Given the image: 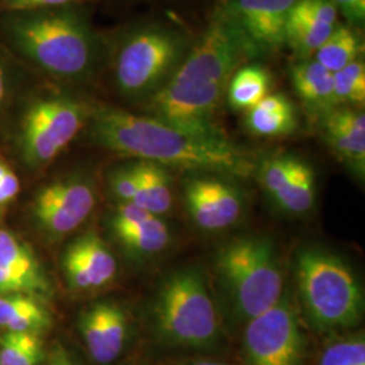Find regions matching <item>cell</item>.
<instances>
[{
	"mask_svg": "<svg viewBox=\"0 0 365 365\" xmlns=\"http://www.w3.org/2000/svg\"><path fill=\"white\" fill-rule=\"evenodd\" d=\"M245 53L235 27L220 14L170 80L150 96V117L194 135L225 138L215 115Z\"/></svg>",
	"mask_w": 365,
	"mask_h": 365,
	"instance_id": "6da1fadb",
	"label": "cell"
},
{
	"mask_svg": "<svg viewBox=\"0 0 365 365\" xmlns=\"http://www.w3.org/2000/svg\"><path fill=\"white\" fill-rule=\"evenodd\" d=\"M92 140L123 156L157 165L249 178L255 161L247 150L226 138L199 137L172 128L156 118L105 108L92 118Z\"/></svg>",
	"mask_w": 365,
	"mask_h": 365,
	"instance_id": "7a4b0ae2",
	"label": "cell"
},
{
	"mask_svg": "<svg viewBox=\"0 0 365 365\" xmlns=\"http://www.w3.org/2000/svg\"><path fill=\"white\" fill-rule=\"evenodd\" d=\"M7 31L19 52L56 78H86L96 64V39L72 11L51 9L19 14L10 19Z\"/></svg>",
	"mask_w": 365,
	"mask_h": 365,
	"instance_id": "3957f363",
	"label": "cell"
},
{
	"mask_svg": "<svg viewBox=\"0 0 365 365\" xmlns=\"http://www.w3.org/2000/svg\"><path fill=\"white\" fill-rule=\"evenodd\" d=\"M299 297L310 324L329 331L352 327L363 317V292L352 269L325 249H303L297 257Z\"/></svg>",
	"mask_w": 365,
	"mask_h": 365,
	"instance_id": "277c9868",
	"label": "cell"
},
{
	"mask_svg": "<svg viewBox=\"0 0 365 365\" xmlns=\"http://www.w3.org/2000/svg\"><path fill=\"white\" fill-rule=\"evenodd\" d=\"M155 304V327L164 342L187 349H209L218 342L220 317L199 271L188 268L170 274Z\"/></svg>",
	"mask_w": 365,
	"mask_h": 365,
	"instance_id": "5b68a950",
	"label": "cell"
},
{
	"mask_svg": "<svg viewBox=\"0 0 365 365\" xmlns=\"http://www.w3.org/2000/svg\"><path fill=\"white\" fill-rule=\"evenodd\" d=\"M217 269L229 289L235 312L252 319L283 297L284 279L274 244L264 237H241L218 252Z\"/></svg>",
	"mask_w": 365,
	"mask_h": 365,
	"instance_id": "8992f818",
	"label": "cell"
},
{
	"mask_svg": "<svg viewBox=\"0 0 365 365\" xmlns=\"http://www.w3.org/2000/svg\"><path fill=\"white\" fill-rule=\"evenodd\" d=\"M185 52L187 42L170 29L150 26L133 33L118 51V88L133 98H150L182 64Z\"/></svg>",
	"mask_w": 365,
	"mask_h": 365,
	"instance_id": "52a82bcc",
	"label": "cell"
},
{
	"mask_svg": "<svg viewBox=\"0 0 365 365\" xmlns=\"http://www.w3.org/2000/svg\"><path fill=\"white\" fill-rule=\"evenodd\" d=\"M86 107L66 96L34 102L24 117L22 153L30 165H42L58 156L81 130Z\"/></svg>",
	"mask_w": 365,
	"mask_h": 365,
	"instance_id": "ba28073f",
	"label": "cell"
},
{
	"mask_svg": "<svg viewBox=\"0 0 365 365\" xmlns=\"http://www.w3.org/2000/svg\"><path fill=\"white\" fill-rule=\"evenodd\" d=\"M248 365H300L304 334L299 317L288 297L249 319L244 334Z\"/></svg>",
	"mask_w": 365,
	"mask_h": 365,
	"instance_id": "9c48e42d",
	"label": "cell"
},
{
	"mask_svg": "<svg viewBox=\"0 0 365 365\" xmlns=\"http://www.w3.org/2000/svg\"><path fill=\"white\" fill-rule=\"evenodd\" d=\"M298 0H232L223 13L248 52L271 51L286 42L288 15Z\"/></svg>",
	"mask_w": 365,
	"mask_h": 365,
	"instance_id": "30bf717a",
	"label": "cell"
},
{
	"mask_svg": "<svg viewBox=\"0 0 365 365\" xmlns=\"http://www.w3.org/2000/svg\"><path fill=\"white\" fill-rule=\"evenodd\" d=\"M95 207V192L90 182L66 179L42 188L34 200V217L41 229L53 237L76 230Z\"/></svg>",
	"mask_w": 365,
	"mask_h": 365,
	"instance_id": "8fae6325",
	"label": "cell"
},
{
	"mask_svg": "<svg viewBox=\"0 0 365 365\" xmlns=\"http://www.w3.org/2000/svg\"><path fill=\"white\" fill-rule=\"evenodd\" d=\"M0 295H29L45 300L52 284L38 257L13 233L0 229Z\"/></svg>",
	"mask_w": 365,
	"mask_h": 365,
	"instance_id": "7c38bea8",
	"label": "cell"
},
{
	"mask_svg": "<svg viewBox=\"0 0 365 365\" xmlns=\"http://www.w3.org/2000/svg\"><path fill=\"white\" fill-rule=\"evenodd\" d=\"M184 199L192 221L207 232H218L235 225L242 212L238 190L217 178L191 179L185 184Z\"/></svg>",
	"mask_w": 365,
	"mask_h": 365,
	"instance_id": "4fadbf2b",
	"label": "cell"
},
{
	"mask_svg": "<svg viewBox=\"0 0 365 365\" xmlns=\"http://www.w3.org/2000/svg\"><path fill=\"white\" fill-rule=\"evenodd\" d=\"M63 265L68 283L76 289L103 287L117 274L114 255L93 233L78 237L66 248Z\"/></svg>",
	"mask_w": 365,
	"mask_h": 365,
	"instance_id": "5bb4252c",
	"label": "cell"
},
{
	"mask_svg": "<svg viewBox=\"0 0 365 365\" xmlns=\"http://www.w3.org/2000/svg\"><path fill=\"white\" fill-rule=\"evenodd\" d=\"M322 129L327 141L353 170L364 175L365 117L353 110H329Z\"/></svg>",
	"mask_w": 365,
	"mask_h": 365,
	"instance_id": "9a60e30c",
	"label": "cell"
},
{
	"mask_svg": "<svg viewBox=\"0 0 365 365\" xmlns=\"http://www.w3.org/2000/svg\"><path fill=\"white\" fill-rule=\"evenodd\" d=\"M43 300L29 295H0V327L13 333H41L51 327Z\"/></svg>",
	"mask_w": 365,
	"mask_h": 365,
	"instance_id": "2e32d148",
	"label": "cell"
},
{
	"mask_svg": "<svg viewBox=\"0 0 365 365\" xmlns=\"http://www.w3.org/2000/svg\"><path fill=\"white\" fill-rule=\"evenodd\" d=\"M292 84L300 99L325 113L337 105L333 90V73L317 60H306L291 71Z\"/></svg>",
	"mask_w": 365,
	"mask_h": 365,
	"instance_id": "e0dca14e",
	"label": "cell"
},
{
	"mask_svg": "<svg viewBox=\"0 0 365 365\" xmlns=\"http://www.w3.org/2000/svg\"><path fill=\"white\" fill-rule=\"evenodd\" d=\"M247 126L257 135H284L295 129L297 118L291 102L280 93H268L248 110Z\"/></svg>",
	"mask_w": 365,
	"mask_h": 365,
	"instance_id": "ac0fdd59",
	"label": "cell"
},
{
	"mask_svg": "<svg viewBox=\"0 0 365 365\" xmlns=\"http://www.w3.org/2000/svg\"><path fill=\"white\" fill-rule=\"evenodd\" d=\"M137 179L134 202L137 206L153 215H163L172 207V191L168 173L164 167L148 161L133 165Z\"/></svg>",
	"mask_w": 365,
	"mask_h": 365,
	"instance_id": "d6986e66",
	"label": "cell"
},
{
	"mask_svg": "<svg viewBox=\"0 0 365 365\" xmlns=\"http://www.w3.org/2000/svg\"><path fill=\"white\" fill-rule=\"evenodd\" d=\"M336 27L317 19L297 1L288 15L286 42L302 57H309L325 43Z\"/></svg>",
	"mask_w": 365,
	"mask_h": 365,
	"instance_id": "ffe728a7",
	"label": "cell"
},
{
	"mask_svg": "<svg viewBox=\"0 0 365 365\" xmlns=\"http://www.w3.org/2000/svg\"><path fill=\"white\" fill-rule=\"evenodd\" d=\"M272 87L268 71L259 66L235 71L227 86V101L235 110H250L262 101Z\"/></svg>",
	"mask_w": 365,
	"mask_h": 365,
	"instance_id": "44dd1931",
	"label": "cell"
},
{
	"mask_svg": "<svg viewBox=\"0 0 365 365\" xmlns=\"http://www.w3.org/2000/svg\"><path fill=\"white\" fill-rule=\"evenodd\" d=\"M122 245L135 257L153 256L168 247L170 227L156 215L117 233Z\"/></svg>",
	"mask_w": 365,
	"mask_h": 365,
	"instance_id": "7402d4cb",
	"label": "cell"
},
{
	"mask_svg": "<svg viewBox=\"0 0 365 365\" xmlns=\"http://www.w3.org/2000/svg\"><path fill=\"white\" fill-rule=\"evenodd\" d=\"M315 197L314 170L299 160L295 161L283 188L274 196L276 203L292 214H304L313 207Z\"/></svg>",
	"mask_w": 365,
	"mask_h": 365,
	"instance_id": "603a6c76",
	"label": "cell"
},
{
	"mask_svg": "<svg viewBox=\"0 0 365 365\" xmlns=\"http://www.w3.org/2000/svg\"><path fill=\"white\" fill-rule=\"evenodd\" d=\"M363 42L352 29L337 26L325 43L315 52V60L331 73L357 61Z\"/></svg>",
	"mask_w": 365,
	"mask_h": 365,
	"instance_id": "cb8c5ba5",
	"label": "cell"
},
{
	"mask_svg": "<svg viewBox=\"0 0 365 365\" xmlns=\"http://www.w3.org/2000/svg\"><path fill=\"white\" fill-rule=\"evenodd\" d=\"M42 339L38 333L6 331L0 337V365H38Z\"/></svg>",
	"mask_w": 365,
	"mask_h": 365,
	"instance_id": "d4e9b609",
	"label": "cell"
},
{
	"mask_svg": "<svg viewBox=\"0 0 365 365\" xmlns=\"http://www.w3.org/2000/svg\"><path fill=\"white\" fill-rule=\"evenodd\" d=\"M333 90L336 102L364 105L365 102V66L361 61L339 69L333 73Z\"/></svg>",
	"mask_w": 365,
	"mask_h": 365,
	"instance_id": "484cf974",
	"label": "cell"
},
{
	"mask_svg": "<svg viewBox=\"0 0 365 365\" xmlns=\"http://www.w3.org/2000/svg\"><path fill=\"white\" fill-rule=\"evenodd\" d=\"M103 310V336H105L106 361L111 364L125 348L128 337V321L122 309L108 302H102Z\"/></svg>",
	"mask_w": 365,
	"mask_h": 365,
	"instance_id": "4316f807",
	"label": "cell"
},
{
	"mask_svg": "<svg viewBox=\"0 0 365 365\" xmlns=\"http://www.w3.org/2000/svg\"><path fill=\"white\" fill-rule=\"evenodd\" d=\"M80 333L95 363L107 365L105 336H103V310L102 303H96L84 312L80 318Z\"/></svg>",
	"mask_w": 365,
	"mask_h": 365,
	"instance_id": "83f0119b",
	"label": "cell"
},
{
	"mask_svg": "<svg viewBox=\"0 0 365 365\" xmlns=\"http://www.w3.org/2000/svg\"><path fill=\"white\" fill-rule=\"evenodd\" d=\"M318 365H365L364 339H344L327 346Z\"/></svg>",
	"mask_w": 365,
	"mask_h": 365,
	"instance_id": "f1b7e54d",
	"label": "cell"
},
{
	"mask_svg": "<svg viewBox=\"0 0 365 365\" xmlns=\"http://www.w3.org/2000/svg\"><path fill=\"white\" fill-rule=\"evenodd\" d=\"M297 158L288 156L272 157L264 163L261 170V182L268 194L274 197L286 184L294 170Z\"/></svg>",
	"mask_w": 365,
	"mask_h": 365,
	"instance_id": "f546056e",
	"label": "cell"
},
{
	"mask_svg": "<svg viewBox=\"0 0 365 365\" xmlns=\"http://www.w3.org/2000/svg\"><path fill=\"white\" fill-rule=\"evenodd\" d=\"M110 184L114 195L119 197L120 202H134L137 192V179L133 165L114 172Z\"/></svg>",
	"mask_w": 365,
	"mask_h": 365,
	"instance_id": "4dcf8cb0",
	"label": "cell"
},
{
	"mask_svg": "<svg viewBox=\"0 0 365 365\" xmlns=\"http://www.w3.org/2000/svg\"><path fill=\"white\" fill-rule=\"evenodd\" d=\"M75 1L78 0H4L3 6L11 11L26 13V11L61 9Z\"/></svg>",
	"mask_w": 365,
	"mask_h": 365,
	"instance_id": "1f68e13d",
	"label": "cell"
},
{
	"mask_svg": "<svg viewBox=\"0 0 365 365\" xmlns=\"http://www.w3.org/2000/svg\"><path fill=\"white\" fill-rule=\"evenodd\" d=\"M331 1L336 6L337 11H341L351 25L354 26L364 25L365 0H331Z\"/></svg>",
	"mask_w": 365,
	"mask_h": 365,
	"instance_id": "d6a6232c",
	"label": "cell"
},
{
	"mask_svg": "<svg viewBox=\"0 0 365 365\" xmlns=\"http://www.w3.org/2000/svg\"><path fill=\"white\" fill-rule=\"evenodd\" d=\"M19 192V180L13 170H10L3 179H0V205L13 200Z\"/></svg>",
	"mask_w": 365,
	"mask_h": 365,
	"instance_id": "836d02e7",
	"label": "cell"
},
{
	"mask_svg": "<svg viewBox=\"0 0 365 365\" xmlns=\"http://www.w3.org/2000/svg\"><path fill=\"white\" fill-rule=\"evenodd\" d=\"M46 365H75L64 348L57 346L49 356Z\"/></svg>",
	"mask_w": 365,
	"mask_h": 365,
	"instance_id": "e575fe53",
	"label": "cell"
},
{
	"mask_svg": "<svg viewBox=\"0 0 365 365\" xmlns=\"http://www.w3.org/2000/svg\"><path fill=\"white\" fill-rule=\"evenodd\" d=\"M4 92H6V84H4V75H3V69L0 66V106L4 101Z\"/></svg>",
	"mask_w": 365,
	"mask_h": 365,
	"instance_id": "d590c367",
	"label": "cell"
},
{
	"mask_svg": "<svg viewBox=\"0 0 365 365\" xmlns=\"http://www.w3.org/2000/svg\"><path fill=\"white\" fill-rule=\"evenodd\" d=\"M182 365H229L220 361H210V360H200V361H191V363H185Z\"/></svg>",
	"mask_w": 365,
	"mask_h": 365,
	"instance_id": "8d00e7d4",
	"label": "cell"
}]
</instances>
